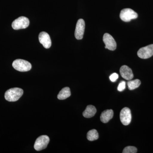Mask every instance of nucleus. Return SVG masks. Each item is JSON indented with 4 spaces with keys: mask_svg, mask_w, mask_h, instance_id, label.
<instances>
[{
    "mask_svg": "<svg viewBox=\"0 0 153 153\" xmlns=\"http://www.w3.org/2000/svg\"><path fill=\"white\" fill-rule=\"evenodd\" d=\"M24 93L23 89L19 88H13L7 90L5 93V98L9 102H15L19 100Z\"/></svg>",
    "mask_w": 153,
    "mask_h": 153,
    "instance_id": "1",
    "label": "nucleus"
},
{
    "mask_svg": "<svg viewBox=\"0 0 153 153\" xmlns=\"http://www.w3.org/2000/svg\"><path fill=\"white\" fill-rule=\"evenodd\" d=\"M13 66L16 70L21 72L30 71L32 68V65L30 62L22 59L14 60L13 63Z\"/></svg>",
    "mask_w": 153,
    "mask_h": 153,
    "instance_id": "2",
    "label": "nucleus"
},
{
    "mask_svg": "<svg viewBox=\"0 0 153 153\" xmlns=\"http://www.w3.org/2000/svg\"><path fill=\"white\" fill-rule=\"evenodd\" d=\"M120 17L123 22H129L132 19H137L138 14L131 9L126 8L122 10Z\"/></svg>",
    "mask_w": 153,
    "mask_h": 153,
    "instance_id": "3",
    "label": "nucleus"
},
{
    "mask_svg": "<svg viewBox=\"0 0 153 153\" xmlns=\"http://www.w3.org/2000/svg\"><path fill=\"white\" fill-rule=\"evenodd\" d=\"M30 25V21L25 17H20L15 20L12 23V27L14 30H19L25 29Z\"/></svg>",
    "mask_w": 153,
    "mask_h": 153,
    "instance_id": "4",
    "label": "nucleus"
},
{
    "mask_svg": "<svg viewBox=\"0 0 153 153\" xmlns=\"http://www.w3.org/2000/svg\"><path fill=\"white\" fill-rule=\"evenodd\" d=\"M49 142V137L47 135H42L38 137L35 142L34 149L40 151L46 149Z\"/></svg>",
    "mask_w": 153,
    "mask_h": 153,
    "instance_id": "5",
    "label": "nucleus"
},
{
    "mask_svg": "<svg viewBox=\"0 0 153 153\" xmlns=\"http://www.w3.org/2000/svg\"><path fill=\"white\" fill-rule=\"evenodd\" d=\"M138 57L142 59H148L153 55V44L142 47L137 52Z\"/></svg>",
    "mask_w": 153,
    "mask_h": 153,
    "instance_id": "6",
    "label": "nucleus"
},
{
    "mask_svg": "<svg viewBox=\"0 0 153 153\" xmlns=\"http://www.w3.org/2000/svg\"><path fill=\"white\" fill-rule=\"evenodd\" d=\"M120 119L123 124L127 126L130 123L131 120V114L130 109L128 107H125L121 111Z\"/></svg>",
    "mask_w": 153,
    "mask_h": 153,
    "instance_id": "7",
    "label": "nucleus"
},
{
    "mask_svg": "<svg viewBox=\"0 0 153 153\" xmlns=\"http://www.w3.org/2000/svg\"><path fill=\"white\" fill-rule=\"evenodd\" d=\"M85 28V22L83 19H79L76 23L74 33V35L76 39L81 40L82 39L84 35Z\"/></svg>",
    "mask_w": 153,
    "mask_h": 153,
    "instance_id": "8",
    "label": "nucleus"
},
{
    "mask_svg": "<svg viewBox=\"0 0 153 153\" xmlns=\"http://www.w3.org/2000/svg\"><path fill=\"white\" fill-rule=\"evenodd\" d=\"M103 41L105 44V49L111 51H114L116 49L117 44L112 36L108 33H105L103 37Z\"/></svg>",
    "mask_w": 153,
    "mask_h": 153,
    "instance_id": "9",
    "label": "nucleus"
},
{
    "mask_svg": "<svg viewBox=\"0 0 153 153\" xmlns=\"http://www.w3.org/2000/svg\"><path fill=\"white\" fill-rule=\"evenodd\" d=\"M39 41L43 45V47L46 49H49L52 45L51 38L48 33L45 32H42L39 34Z\"/></svg>",
    "mask_w": 153,
    "mask_h": 153,
    "instance_id": "10",
    "label": "nucleus"
},
{
    "mask_svg": "<svg viewBox=\"0 0 153 153\" xmlns=\"http://www.w3.org/2000/svg\"><path fill=\"white\" fill-rule=\"evenodd\" d=\"M120 72L121 76L126 80H131L134 77L133 73L131 68L126 65L121 67Z\"/></svg>",
    "mask_w": 153,
    "mask_h": 153,
    "instance_id": "11",
    "label": "nucleus"
},
{
    "mask_svg": "<svg viewBox=\"0 0 153 153\" xmlns=\"http://www.w3.org/2000/svg\"><path fill=\"white\" fill-rule=\"evenodd\" d=\"M113 111L111 109L106 110L102 113L100 120L103 123H107L113 117Z\"/></svg>",
    "mask_w": 153,
    "mask_h": 153,
    "instance_id": "12",
    "label": "nucleus"
},
{
    "mask_svg": "<svg viewBox=\"0 0 153 153\" xmlns=\"http://www.w3.org/2000/svg\"><path fill=\"white\" fill-rule=\"evenodd\" d=\"M96 112L97 109L95 107L92 105H88L83 111L82 115L84 117L89 118L94 116Z\"/></svg>",
    "mask_w": 153,
    "mask_h": 153,
    "instance_id": "13",
    "label": "nucleus"
},
{
    "mask_svg": "<svg viewBox=\"0 0 153 153\" xmlns=\"http://www.w3.org/2000/svg\"><path fill=\"white\" fill-rule=\"evenodd\" d=\"M71 93L70 88L68 87L64 88L62 89L57 95V98L60 100H63L68 98L71 96Z\"/></svg>",
    "mask_w": 153,
    "mask_h": 153,
    "instance_id": "14",
    "label": "nucleus"
},
{
    "mask_svg": "<svg viewBox=\"0 0 153 153\" xmlns=\"http://www.w3.org/2000/svg\"><path fill=\"white\" fill-rule=\"evenodd\" d=\"M87 139L90 141L96 140L99 138V134L97 131L95 129H92L88 131L87 134Z\"/></svg>",
    "mask_w": 153,
    "mask_h": 153,
    "instance_id": "15",
    "label": "nucleus"
},
{
    "mask_svg": "<svg viewBox=\"0 0 153 153\" xmlns=\"http://www.w3.org/2000/svg\"><path fill=\"white\" fill-rule=\"evenodd\" d=\"M141 84V81L140 79H136L134 80H129L128 82V89L130 90H133L139 87Z\"/></svg>",
    "mask_w": 153,
    "mask_h": 153,
    "instance_id": "16",
    "label": "nucleus"
},
{
    "mask_svg": "<svg viewBox=\"0 0 153 153\" xmlns=\"http://www.w3.org/2000/svg\"><path fill=\"white\" fill-rule=\"evenodd\" d=\"M137 149L135 147L129 146L126 147L124 149L123 153H136L137 152Z\"/></svg>",
    "mask_w": 153,
    "mask_h": 153,
    "instance_id": "17",
    "label": "nucleus"
},
{
    "mask_svg": "<svg viewBox=\"0 0 153 153\" xmlns=\"http://www.w3.org/2000/svg\"><path fill=\"white\" fill-rule=\"evenodd\" d=\"M126 88V82L123 81L119 84L117 87V90L119 91H123Z\"/></svg>",
    "mask_w": 153,
    "mask_h": 153,
    "instance_id": "18",
    "label": "nucleus"
},
{
    "mask_svg": "<svg viewBox=\"0 0 153 153\" xmlns=\"http://www.w3.org/2000/svg\"><path fill=\"white\" fill-rule=\"evenodd\" d=\"M119 77L118 74L116 73H114L109 76V79H110L111 81H112L113 82H115Z\"/></svg>",
    "mask_w": 153,
    "mask_h": 153,
    "instance_id": "19",
    "label": "nucleus"
}]
</instances>
